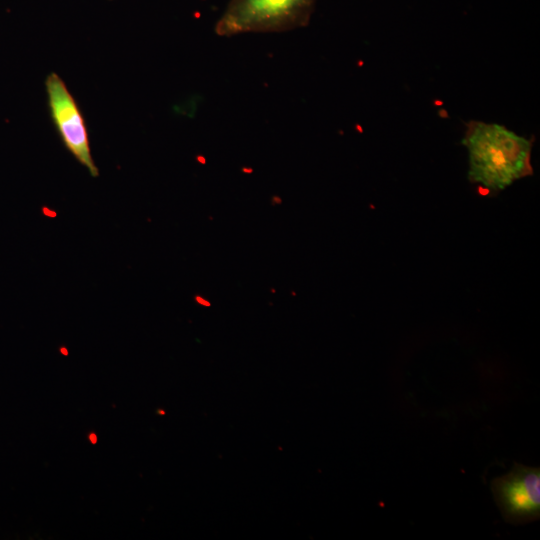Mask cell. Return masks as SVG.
Here are the masks:
<instances>
[{
    "label": "cell",
    "mask_w": 540,
    "mask_h": 540,
    "mask_svg": "<svg viewBox=\"0 0 540 540\" xmlns=\"http://www.w3.org/2000/svg\"><path fill=\"white\" fill-rule=\"evenodd\" d=\"M51 120L65 148L92 177L99 170L91 155L89 136L83 114L63 79L55 72L45 79Z\"/></svg>",
    "instance_id": "3"
},
{
    "label": "cell",
    "mask_w": 540,
    "mask_h": 540,
    "mask_svg": "<svg viewBox=\"0 0 540 540\" xmlns=\"http://www.w3.org/2000/svg\"><path fill=\"white\" fill-rule=\"evenodd\" d=\"M158 413L161 414V415H164V414H165V411H163V410H158Z\"/></svg>",
    "instance_id": "8"
},
{
    "label": "cell",
    "mask_w": 540,
    "mask_h": 540,
    "mask_svg": "<svg viewBox=\"0 0 540 540\" xmlns=\"http://www.w3.org/2000/svg\"><path fill=\"white\" fill-rule=\"evenodd\" d=\"M317 0H229L214 31L221 37L280 33L309 24Z\"/></svg>",
    "instance_id": "2"
},
{
    "label": "cell",
    "mask_w": 540,
    "mask_h": 540,
    "mask_svg": "<svg viewBox=\"0 0 540 540\" xmlns=\"http://www.w3.org/2000/svg\"><path fill=\"white\" fill-rule=\"evenodd\" d=\"M291 295H292V296H296V292H295V291H292V292H291Z\"/></svg>",
    "instance_id": "9"
},
{
    "label": "cell",
    "mask_w": 540,
    "mask_h": 540,
    "mask_svg": "<svg viewBox=\"0 0 540 540\" xmlns=\"http://www.w3.org/2000/svg\"><path fill=\"white\" fill-rule=\"evenodd\" d=\"M194 300L196 301V303H198L201 306H204V307H210L211 306V302L209 300L203 298L201 295H195Z\"/></svg>",
    "instance_id": "5"
},
{
    "label": "cell",
    "mask_w": 540,
    "mask_h": 540,
    "mask_svg": "<svg viewBox=\"0 0 540 540\" xmlns=\"http://www.w3.org/2000/svg\"><path fill=\"white\" fill-rule=\"evenodd\" d=\"M462 144L469 155L468 179L491 193L533 174V138L517 135L505 126L482 121L466 123Z\"/></svg>",
    "instance_id": "1"
},
{
    "label": "cell",
    "mask_w": 540,
    "mask_h": 540,
    "mask_svg": "<svg viewBox=\"0 0 540 540\" xmlns=\"http://www.w3.org/2000/svg\"><path fill=\"white\" fill-rule=\"evenodd\" d=\"M88 440L90 441L91 444H96L97 441H98V437H97L96 433L95 432H90L88 434Z\"/></svg>",
    "instance_id": "6"
},
{
    "label": "cell",
    "mask_w": 540,
    "mask_h": 540,
    "mask_svg": "<svg viewBox=\"0 0 540 540\" xmlns=\"http://www.w3.org/2000/svg\"><path fill=\"white\" fill-rule=\"evenodd\" d=\"M503 519L513 525L540 519V468L514 463L510 472L490 484Z\"/></svg>",
    "instance_id": "4"
},
{
    "label": "cell",
    "mask_w": 540,
    "mask_h": 540,
    "mask_svg": "<svg viewBox=\"0 0 540 540\" xmlns=\"http://www.w3.org/2000/svg\"><path fill=\"white\" fill-rule=\"evenodd\" d=\"M60 352H61L63 355H65V356L68 355V350H67L65 347H61V348H60Z\"/></svg>",
    "instance_id": "7"
}]
</instances>
